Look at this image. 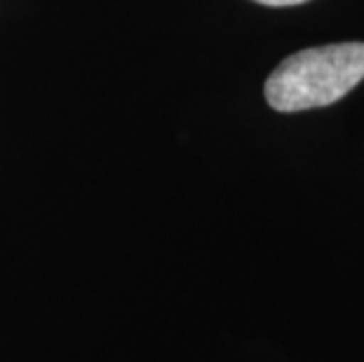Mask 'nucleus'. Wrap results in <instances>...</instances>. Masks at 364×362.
Segmentation results:
<instances>
[{"label":"nucleus","instance_id":"f257e3e1","mask_svg":"<svg viewBox=\"0 0 364 362\" xmlns=\"http://www.w3.org/2000/svg\"><path fill=\"white\" fill-rule=\"evenodd\" d=\"M364 80V43H336L287 57L266 80V102L280 113L336 104Z\"/></svg>","mask_w":364,"mask_h":362},{"label":"nucleus","instance_id":"f03ea898","mask_svg":"<svg viewBox=\"0 0 364 362\" xmlns=\"http://www.w3.org/2000/svg\"><path fill=\"white\" fill-rule=\"evenodd\" d=\"M254 3L270 5V7H289V5H301V3H308V0H254Z\"/></svg>","mask_w":364,"mask_h":362}]
</instances>
